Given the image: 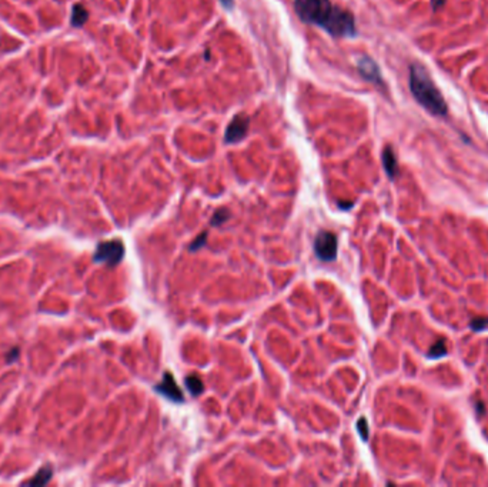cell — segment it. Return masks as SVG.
<instances>
[{"label": "cell", "mask_w": 488, "mask_h": 487, "mask_svg": "<svg viewBox=\"0 0 488 487\" xmlns=\"http://www.w3.org/2000/svg\"><path fill=\"white\" fill-rule=\"evenodd\" d=\"M228 219H230V212H228V209L221 207V209H219L214 213L210 224H212V226H220L223 223H226Z\"/></svg>", "instance_id": "13"}, {"label": "cell", "mask_w": 488, "mask_h": 487, "mask_svg": "<svg viewBox=\"0 0 488 487\" xmlns=\"http://www.w3.org/2000/svg\"><path fill=\"white\" fill-rule=\"evenodd\" d=\"M431 2H433L434 9H438V7L444 5V0H431Z\"/></svg>", "instance_id": "19"}, {"label": "cell", "mask_w": 488, "mask_h": 487, "mask_svg": "<svg viewBox=\"0 0 488 487\" xmlns=\"http://www.w3.org/2000/svg\"><path fill=\"white\" fill-rule=\"evenodd\" d=\"M357 429L361 438H363L364 442H367V440H368V423H367V420H365L364 418H361L358 420Z\"/></svg>", "instance_id": "15"}, {"label": "cell", "mask_w": 488, "mask_h": 487, "mask_svg": "<svg viewBox=\"0 0 488 487\" xmlns=\"http://www.w3.org/2000/svg\"><path fill=\"white\" fill-rule=\"evenodd\" d=\"M87 19H89L87 9L83 5H80V3H76L73 9H72V19H70L72 26L73 28H82L83 25L87 21Z\"/></svg>", "instance_id": "9"}, {"label": "cell", "mask_w": 488, "mask_h": 487, "mask_svg": "<svg viewBox=\"0 0 488 487\" xmlns=\"http://www.w3.org/2000/svg\"><path fill=\"white\" fill-rule=\"evenodd\" d=\"M381 159H383V166H384L385 173H387V176L392 180V179L397 176L399 165H397V157H396V153H394L391 146H385V149L383 150Z\"/></svg>", "instance_id": "8"}, {"label": "cell", "mask_w": 488, "mask_h": 487, "mask_svg": "<svg viewBox=\"0 0 488 487\" xmlns=\"http://www.w3.org/2000/svg\"><path fill=\"white\" fill-rule=\"evenodd\" d=\"M154 390L157 393H160L161 396H165L166 399L174 402V403H183L184 402V395H183V391L179 387V384L176 383L170 372H166L163 375L161 382L154 387Z\"/></svg>", "instance_id": "6"}, {"label": "cell", "mask_w": 488, "mask_h": 487, "mask_svg": "<svg viewBox=\"0 0 488 487\" xmlns=\"http://www.w3.org/2000/svg\"><path fill=\"white\" fill-rule=\"evenodd\" d=\"M17 357H19V349H12L9 356H7V363H13Z\"/></svg>", "instance_id": "17"}, {"label": "cell", "mask_w": 488, "mask_h": 487, "mask_svg": "<svg viewBox=\"0 0 488 487\" xmlns=\"http://www.w3.org/2000/svg\"><path fill=\"white\" fill-rule=\"evenodd\" d=\"M52 477H53V469L50 466H44L41 467L40 470L33 476L32 480L28 481V484H30V486H44V484H48L49 481L52 480Z\"/></svg>", "instance_id": "10"}, {"label": "cell", "mask_w": 488, "mask_h": 487, "mask_svg": "<svg viewBox=\"0 0 488 487\" xmlns=\"http://www.w3.org/2000/svg\"><path fill=\"white\" fill-rule=\"evenodd\" d=\"M124 256V244L122 240H107L97 244L93 260L96 263H106L109 266H116L122 262Z\"/></svg>", "instance_id": "3"}, {"label": "cell", "mask_w": 488, "mask_h": 487, "mask_svg": "<svg viewBox=\"0 0 488 487\" xmlns=\"http://www.w3.org/2000/svg\"><path fill=\"white\" fill-rule=\"evenodd\" d=\"M250 120L246 114H237L236 118L228 123L224 133V142L226 143H239L247 136Z\"/></svg>", "instance_id": "5"}, {"label": "cell", "mask_w": 488, "mask_h": 487, "mask_svg": "<svg viewBox=\"0 0 488 487\" xmlns=\"http://www.w3.org/2000/svg\"><path fill=\"white\" fill-rule=\"evenodd\" d=\"M337 236L330 230H320L314 240L316 256L323 262H333L337 258Z\"/></svg>", "instance_id": "4"}, {"label": "cell", "mask_w": 488, "mask_h": 487, "mask_svg": "<svg viewBox=\"0 0 488 487\" xmlns=\"http://www.w3.org/2000/svg\"><path fill=\"white\" fill-rule=\"evenodd\" d=\"M446 355H447V341L441 339V340H438L435 344H433L430 347V352L427 353V357L435 360V359H440V357Z\"/></svg>", "instance_id": "12"}, {"label": "cell", "mask_w": 488, "mask_h": 487, "mask_svg": "<svg viewBox=\"0 0 488 487\" xmlns=\"http://www.w3.org/2000/svg\"><path fill=\"white\" fill-rule=\"evenodd\" d=\"M206 242H207V231H203V233H201V235H200V236L197 237L192 244H190V247H189V249H190L192 251L199 250V249H201V247L206 244Z\"/></svg>", "instance_id": "16"}, {"label": "cell", "mask_w": 488, "mask_h": 487, "mask_svg": "<svg viewBox=\"0 0 488 487\" xmlns=\"http://www.w3.org/2000/svg\"><path fill=\"white\" fill-rule=\"evenodd\" d=\"M410 89L414 99L433 116H446L448 111L447 103L441 91L430 77L426 67L420 63L410 66Z\"/></svg>", "instance_id": "2"}, {"label": "cell", "mask_w": 488, "mask_h": 487, "mask_svg": "<svg viewBox=\"0 0 488 487\" xmlns=\"http://www.w3.org/2000/svg\"><path fill=\"white\" fill-rule=\"evenodd\" d=\"M357 69L358 73L364 77L365 80L371 82L376 84H384L383 82V76H381V72L380 67L377 66V63L373 60L371 57H367V56H361L357 59Z\"/></svg>", "instance_id": "7"}, {"label": "cell", "mask_w": 488, "mask_h": 487, "mask_svg": "<svg viewBox=\"0 0 488 487\" xmlns=\"http://www.w3.org/2000/svg\"><path fill=\"white\" fill-rule=\"evenodd\" d=\"M220 3L223 5L224 9H227V10H231L234 6V0H220Z\"/></svg>", "instance_id": "18"}, {"label": "cell", "mask_w": 488, "mask_h": 487, "mask_svg": "<svg viewBox=\"0 0 488 487\" xmlns=\"http://www.w3.org/2000/svg\"><path fill=\"white\" fill-rule=\"evenodd\" d=\"M298 17L306 23L323 28L334 37H354L357 35L354 16L330 0H294Z\"/></svg>", "instance_id": "1"}, {"label": "cell", "mask_w": 488, "mask_h": 487, "mask_svg": "<svg viewBox=\"0 0 488 487\" xmlns=\"http://www.w3.org/2000/svg\"><path fill=\"white\" fill-rule=\"evenodd\" d=\"M470 327H471L474 332H481V330H485V329L488 327V319H484V317H477V319H474V320H471Z\"/></svg>", "instance_id": "14"}, {"label": "cell", "mask_w": 488, "mask_h": 487, "mask_svg": "<svg viewBox=\"0 0 488 487\" xmlns=\"http://www.w3.org/2000/svg\"><path fill=\"white\" fill-rule=\"evenodd\" d=\"M184 382H186V387L189 389V391L192 393L193 396H200V395L204 391V383L201 380V377H199L197 375L187 376L186 379H184Z\"/></svg>", "instance_id": "11"}]
</instances>
